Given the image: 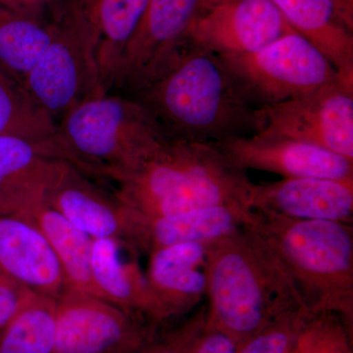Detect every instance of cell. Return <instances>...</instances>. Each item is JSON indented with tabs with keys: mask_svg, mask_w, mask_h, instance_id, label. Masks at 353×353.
I'll list each match as a JSON object with an SVG mask.
<instances>
[{
	"mask_svg": "<svg viewBox=\"0 0 353 353\" xmlns=\"http://www.w3.org/2000/svg\"><path fill=\"white\" fill-rule=\"evenodd\" d=\"M206 243H179L150 254L146 279L171 319L187 314L206 296Z\"/></svg>",
	"mask_w": 353,
	"mask_h": 353,
	"instance_id": "d6986e66",
	"label": "cell"
},
{
	"mask_svg": "<svg viewBox=\"0 0 353 353\" xmlns=\"http://www.w3.org/2000/svg\"><path fill=\"white\" fill-rule=\"evenodd\" d=\"M32 223L48 241L63 272L66 290L101 297L92 278V239L72 225L44 201L22 216Z\"/></svg>",
	"mask_w": 353,
	"mask_h": 353,
	"instance_id": "7402d4cb",
	"label": "cell"
},
{
	"mask_svg": "<svg viewBox=\"0 0 353 353\" xmlns=\"http://www.w3.org/2000/svg\"><path fill=\"white\" fill-rule=\"evenodd\" d=\"M246 223L276 255L306 312L336 313L353 327L352 224L255 210Z\"/></svg>",
	"mask_w": 353,
	"mask_h": 353,
	"instance_id": "277c9868",
	"label": "cell"
},
{
	"mask_svg": "<svg viewBox=\"0 0 353 353\" xmlns=\"http://www.w3.org/2000/svg\"><path fill=\"white\" fill-rule=\"evenodd\" d=\"M209 1V8L211 6H214V4L218 3V2L222 1V0H208Z\"/></svg>",
	"mask_w": 353,
	"mask_h": 353,
	"instance_id": "d6a6232c",
	"label": "cell"
},
{
	"mask_svg": "<svg viewBox=\"0 0 353 353\" xmlns=\"http://www.w3.org/2000/svg\"><path fill=\"white\" fill-rule=\"evenodd\" d=\"M221 57L256 109L312 94L343 79L328 58L296 32L250 54Z\"/></svg>",
	"mask_w": 353,
	"mask_h": 353,
	"instance_id": "52a82bcc",
	"label": "cell"
},
{
	"mask_svg": "<svg viewBox=\"0 0 353 353\" xmlns=\"http://www.w3.org/2000/svg\"><path fill=\"white\" fill-rule=\"evenodd\" d=\"M352 338V326L340 315H308L290 353H353Z\"/></svg>",
	"mask_w": 353,
	"mask_h": 353,
	"instance_id": "484cf974",
	"label": "cell"
},
{
	"mask_svg": "<svg viewBox=\"0 0 353 353\" xmlns=\"http://www.w3.org/2000/svg\"><path fill=\"white\" fill-rule=\"evenodd\" d=\"M51 139V138H50ZM50 139L0 136V215H23L39 202L60 159Z\"/></svg>",
	"mask_w": 353,
	"mask_h": 353,
	"instance_id": "ac0fdd59",
	"label": "cell"
},
{
	"mask_svg": "<svg viewBox=\"0 0 353 353\" xmlns=\"http://www.w3.org/2000/svg\"><path fill=\"white\" fill-rule=\"evenodd\" d=\"M252 215V209L245 204L158 217L139 214L126 206L124 241L137 252L150 254L179 243L214 241L243 226Z\"/></svg>",
	"mask_w": 353,
	"mask_h": 353,
	"instance_id": "4fadbf2b",
	"label": "cell"
},
{
	"mask_svg": "<svg viewBox=\"0 0 353 353\" xmlns=\"http://www.w3.org/2000/svg\"><path fill=\"white\" fill-rule=\"evenodd\" d=\"M345 24L353 31V0H333Z\"/></svg>",
	"mask_w": 353,
	"mask_h": 353,
	"instance_id": "1f68e13d",
	"label": "cell"
},
{
	"mask_svg": "<svg viewBox=\"0 0 353 353\" xmlns=\"http://www.w3.org/2000/svg\"><path fill=\"white\" fill-rule=\"evenodd\" d=\"M159 329L106 299L65 290L57 299L54 353H132Z\"/></svg>",
	"mask_w": 353,
	"mask_h": 353,
	"instance_id": "9c48e42d",
	"label": "cell"
},
{
	"mask_svg": "<svg viewBox=\"0 0 353 353\" xmlns=\"http://www.w3.org/2000/svg\"><path fill=\"white\" fill-rule=\"evenodd\" d=\"M115 182L124 205L152 217L232 204L250 208L245 171L213 143L168 141Z\"/></svg>",
	"mask_w": 353,
	"mask_h": 353,
	"instance_id": "3957f363",
	"label": "cell"
},
{
	"mask_svg": "<svg viewBox=\"0 0 353 353\" xmlns=\"http://www.w3.org/2000/svg\"><path fill=\"white\" fill-rule=\"evenodd\" d=\"M136 250L119 238L92 240V278L101 297L157 326L171 319L137 261Z\"/></svg>",
	"mask_w": 353,
	"mask_h": 353,
	"instance_id": "2e32d148",
	"label": "cell"
},
{
	"mask_svg": "<svg viewBox=\"0 0 353 353\" xmlns=\"http://www.w3.org/2000/svg\"><path fill=\"white\" fill-rule=\"evenodd\" d=\"M288 24L314 44L341 78L353 81V31L345 24L333 0H271Z\"/></svg>",
	"mask_w": 353,
	"mask_h": 353,
	"instance_id": "ffe728a7",
	"label": "cell"
},
{
	"mask_svg": "<svg viewBox=\"0 0 353 353\" xmlns=\"http://www.w3.org/2000/svg\"><path fill=\"white\" fill-rule=\"evenodd\" d=\"M57 128L25 85L0 67V136L41 141L52 138Z\"/></svg>",
	"mask_w": 353,
	"mask_h": 353,
	"instance_id": "cb8c5ba5",
	"label": "cell"
},
{
	"mask_svg": "<svg viewBox=\"0 0 353 353\" xmlns=\"http://www.w3.org/2000/svg\"><path fill=\"white\" fill-rule=\"evenodd\" d=\"M214 145L241 170L270 172L284 178L353 180L352 160L299 139L256 132Z\"/></svg>",
	"mask_w": 353,
	"mask_h": 353,
	"instance_id": "8fae6325",
	"label": "cell"
},
{
	"mask_svg": "<svg viewBox=\"0 0 353 353\" xmlns=\"http://www.w3.org/2000/svg\"><path fill=\"white\" fill-rule=\"evenodd\" d=\"M206 323V305L175 328L160 331L132 353H194Z\"/></svg>",
	"mask_w": 353,
	"mask_h": 353,
	"instance_id": "83f0119b",
	"label": "cell"
},
{
	"mask_svg": "<svg viewBox=\"0 0 353 353\" xmlns=\"http://www.w3.org/2000/svg\"><path fill=\"white\" fill-rule=\"evenodd\" d=\"M248 205L252 210L301 220L353 222V180L284 178L250 183Z\"/></svg>",
	"mask_w": 353,
	"mask_h": 353,
	"instance_id": "5bb4252c",
	"label": "cell"
},
{
	"mask_svg": "<svg viewBox=\"0 0 353 353\" xmlns=\"http://www.w3.org/2000/svg\"><path fill=\"white\" fill-rule=\"evenodd\" d=\"M238 345L219 330L204 326L197 339L194 353H236Z\"/></svg>",
	"mask_w": 353,
	"mask_h": 353,
	"instance_id": "4dcf8cb0",
	"label": "cell"
},
{
	"mask_svg": "<svg viewBox=\"0 0 353 353\" xmlns=\"http://www.w3.org/2000/svg\"><path fill=\"white\" fill-rule=\"evenodd\" d=\"M24 85L57 122L81 102L103 94L92 26L75 0H68L55 32Z\"/></svg>",
	"mask_w": 353,
	"mask_h": 353,
	"instance_id": "8992f818",
	"label": "cell"
},
{
	"mask_svg": "<svg viewBox=\"0 0 353 353\" xmlns=\"http://www.w3.org/2000/svg\"><path fill=\"white\" fill-rule=\"evenodd\" d=\"M92 26L97 43L101 87L112 88L116 70L125 48L143 18L148 0H75Z\"/></svg>",
	"mask_w": 353,
	"mask_h": 353,
	"instance_id": "44dd1931",
	"label": "cell"
},
{
	"mask_svg": "<svg viewBox=\"0 0 353 353\" xmlns=\"http://www.w3.org/2000/svg\"><path fill=\"white\" fill-rule=\"evenodd\" d=\"M57 301L34 294L0 329V353H54Z\"/></svg>",
	"mask_w": 353,
	"mask_h": 353,
	"instance_id": "d4e9b609",
	"label": "cell"
},
{
	"mask_svg": "<svg viewBox=\"0 0 353 353\" xmlns=\"http://www.w3.org/2000/svg\"><path fill=\"white\" fill-rule=\"evenodd\" d=\"M308 315L303 309L285 313L240 343L236 353H290Z\"/></svg>",
	"mask_w": 353,
	"mask_h": 353,
	"instance_id": "4316f807",
	"label": "cell"
},
{
	"mask_svg": "<svg viewBox=\"0 0 353 353\" xmlns=\"http://www.w3.org/2000/svg\"><path fill=\"white\" fill-rule=\"evenodd\" d=\"M44 202L92 240H124L126 206L64 160L55 167Z\"/></svg>",
	"mask_w": 353,
	"mask_h": 353,
	"instance_id": "9a60e30c",
	"label": "cell"
},
{
	"mask_svg": "<svg viewBox=\"0 0 353 353\" xmlns=\"http://www.w3.org/2000/svg\"><path fill=\"white\" fill-rule=\"evenodd\" d=\"M168 141L145 106L111 92L72 108L52 137L57 159L114 182L136 170Z\"/></svg>",
	"mask_w": 353,
	"mask_h": 353,
	"instance_id": "5b68a950",
	"label": "cell"
},
{
	"mask_svg": "<svg viewBox=\"0 0 353 353\" xmlns=\"http://www.w3.org/2000/svg\"><path fill=\"white\" fill-rule=\"evenodd\" d=\"M57 20L43 22L0 6V67L24 85L55 32Z\"/></svg>",
	"mask_w": 353,
	"mask_h": 353,
	"instance_id": "603a6c76",
	"label": "cell"
},
{
	"mask_svg": "<svg viewBox=\"0 0 353 353\" xmlns=\"http://www.w3.org/2000/svg\"><path fill=\"white\" fill-rule=\"evenodd\" d=\"M204 273L206 326L236 345L285 313L303 309L277 257L248 223L206 243Z\"/></svg>",
	"mask_w": 353,
	"mask_h": 353,
	"instance_id": "7a4b0ae2",
	"label": "cell"
},
{
	"mask_svg": "<svg viewBox=\"0 0 353 353\" xmlns=\"http://www.w3.org/2000/svg\"><path fill=\"white\" fill-rule=\"evenodd\" d=\"M292 32L271 0H222L197 18L189 41L219 55H243Z\"/></svg>",
	"mask_w": 353,
	"mask_h": 353,
	"instance_id": "7c38bea8",
	"label": "cell"
},
{
	"mask_svg": "<svg viewBox=\"0 0 353 353\" xmlns=\"http://www.w3.org/2000/svg\"><path fill=\"white\" fill-rule=\"evenodd\" d=\"M257 116L256 132L299 139L353 161V81L340 79L312 94L259 108Z\"/></svg>",
	"mask_w": 353,
	"mask_h": 353,
	"instance_id": "30bf717a",
	"label": "cell"
},
{
	"mask_svg": "<svg viewBox=\"0 0 353 353\" xmlns=\"http://www.w3.org/2000/svg\"><path fill=\"white\" fill-rule=\"evenodd\" d=\"M172 141L218 143L259 129L248 102L221 55L190 43L170 68L132 95Z\"/></svg>",
	"mask_w": 353,
	"mask_h": 353,
	"instance_id": "6da1fadb",
	"label": "cell"
},
{
	"mask_svg": "<svg viewBox=\"0 0 353 353\" xmlns=\"http://www.w3.org/2000/svg\"><path fill=\"white\" fill-rule=\"evenodd\" d=\"M208 8V0H148L110 92L132 97L163 75L187 50L192 25Z\"/></svg>",
	"mask_w": 353,
	"mask_h": 353,
	"instance_id": "ba28073f",
	"label": "cell"
},
{
	"mask_svg": "<svg viewBox=\"0 0 353 353\" xmlns=\"http://www.w3.org/2000/svg\"><path fill=\"white\" fill-rule=\"evenodd\" d=\"M68 0H0V6L43 22H53L64 12Z\"/></svg>",
	"mask_w": 353,
	"mask_h": 353,
	"instance_id": "f1b7e54d",
	"label": "cell"
},
{
	"mask_svg": "<svg viewBox=\"0 0 353 353\" xmlns=\"http://www.w3.org/2000/svg\"><path fill=\"white\" fill-rule=\"evenodd\" d=\"M0 274L55 301L66 290L48 241L32 223L15 216L0 215Z\"/></svg>",
	"mask_w": 353,
	"mask_h": 353,
	"instance_id": "e0dca14e",
	"label": "cell"
},
{
	"mask_svg": "<svg viewBox=\"0 0 353 353\" xmlns=\"http://www.w3.org/2000/svg\"><path fill=\"white\" fill-rule=\"evenodd\" d=\"M34 292L0 274V329L19 313Z\"/></svg>",
	"mask_w": 353,
	"mask_h": 353,
	"instance_id": "f546056e",
	"label": "cell"
}]
</instances>
